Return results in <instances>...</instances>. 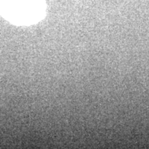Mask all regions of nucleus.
I'll use <instances>...</instances> for the list:
<instances>
[{
	"instance_id": "obj_1",
	"label": "nucleus",
	"mask_w": 149,
	"mask_h": 149,
	"mask_svg": "<svg viewBox=\"0 0 149 149\" xmlns=\"http://www.w3.org/2000/svg\"><path fill=\"white\" fill-rule=\"evenodd\" d=\"M45 11L43 0H0V15L17 25L36 24L44 18Z\"/></svg>"
}]
</instances>
